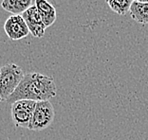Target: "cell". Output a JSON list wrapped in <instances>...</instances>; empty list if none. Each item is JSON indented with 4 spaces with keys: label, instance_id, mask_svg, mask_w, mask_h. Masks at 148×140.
<instances>
[{
    "label": "cell",
    "instance_id": "6da1fadb",
    "mask_svg": "<svg viewBox=\"0 0 148 140\" xmlns=\"http://www.w3.org/2000/svg\"><path fill=\"white\" fill-rule=\"evenodd\" d=\"M56 93L57 87L51 77L36 72L29 73L24 76L17 88L6 102L12 104L23 99L35 102L47 101L54 98Z\"/></svg>",
    "mask_w": 148,
    "mask_h": 140
},
{
    "label": "cell",
    "instance_id": "7a4b0ae2",
    "mask_svg": "<svg viewBox=\"0 0 148 140\" xmlns=\"http://www.w3.org/2000/svg\"><path fill=\"white\" fill-rule=\"evenodd\" d=\"M24 76L22 68L15 64H7L0 67V102L8 101Z\"/></svg>",
    "mask_w": 148,
    "mask_h": 140
},
{
    "label": "cell",
    "instance_id": "3957f363",
    "mask_svg": "<svg viewBox=\"0 0 148 140\" xmlns=\"http://www.w3.org/2000/svg\"><path fill=\"white\" fill-rule=\"evenodd\" d=\"M55 112L50 101L36 102L33 116L29 130L33 132H40L49 128L54 120Z\"/></svg>",
    "mask_w": 148,
    "mask_h": 140
},
{
    "label": "cell",
    "instance_id": "277c9868",
    "mask_svg": "<svg viewBox=\"0 0 148 140\" xmlns=\"http://www.w3.org/2000/svg\"><path fill=\"white\" fill-rule=\"evenodd\" d=\"M36 102L32 101H18L12 104V119L15 127L29 129Z\"/></svg>",
    "mask_w": 148,
    "mask_h": 140
},
{
    "label": "cell",
    "instance_id": "5b68a950",
    "mask_svg": "<svg viewBox=\"0 0 148 140\" xmlns=\"http://www.w3.org/2000/svg\"><path fill=\"white\" fill-rule=\"evenodd\" d=\"M4 29L7 36L12 41H18L29 35V29L21 14L12 15L6 20Z\"/></svg>",
    "mask_w": 148,
    "mask_h": 140
},
{
    "label": "cell",
    "instance_id": "8992f818",
    "mask_svg": "<svg viewBox=\"0 0 148 140\" xmlns=\"http://www.w3.org/2000/svg\"><path fill=\"white\" fill-rule=\"evenodd\" d=\"M23 18L27 23V26L29 29V32L32 33L33 37L41 38L45 35L46 26L44 25L41 16L39 14V12L34 6H32L22 14Z\"/></svg>",
    "mask_w": 148,
    "mask_h": 140
},
{
    "label": "cell",
    "instance_id": "52a82bcc",
    "mask_svg": "<svg viewBox=\"0 0 148 140\" xmlns=\"http://www.w3.org/2000/svg\"><path fill=\"white\" fill-rule=\"evenodd\" d=\"M35 7L46 28H49L55 22L57 17L56 10L48 0H35Z\"/></svg>",
    "mask_w": 148,
    "mask_h": 140
},
{
    "label": "cell",
    "instance_id": "ba28073f",
    "mask_svg": "<svg viewBox=\"0 0 148 140\" xmlns=\"http://www.w3.org/2000/svg\"><path fill=\"white\" fill-rule=\"evenodd\" d=\"M32 3V0H3L1 7L6 12L12 13L13 15H18L31 8Z\"/></svg>",
    "mask_w": 148,
    "mask_h": 140
},
{
    "label": "cell",
    "instance_id": "9c48e42d",
    "mask_svg": "<svg viewBox=\"0 0 148 140\" xmlns=\"http://www.w3.org/2000/svg\"><path fill=\"white\" fill-rule=\"evenodd\" d=\"M129 13L134 21L142 25H148V3L134 1Z\"/></svg>",
    "mask_w": 148,
    "mask_h": 140
},
{
    "label": "cell",
    "instance_id": "30bf717a",
    "mask_svg": "<svg viewBox=\"0 0 148 140\" xmlns=\"http://www.w3.org/2000/svg\"><path fill=\"white\" fill-rule=\"evenodd\" d=\"M133 2L134 0H106L109 8L119 15H125L129 12Z\"/></svg>",
    "mask_w": 148,
    "mask_h": 140
},
{
    "label": "cell",
    "instance_id": "8fae6325",
    "mask_svg": "<svg viewBox=\"0 0 148 140\" xmlns=\"http://www.w3.org/2000/svg\"><path fill=\"white\" fill-rule=\"evenodd\" d=\"M136 2H140V3H148V0H134Z\"/></svg>",
    "mask_w": 148,
    "mask_h": 140
}]
</instances>
